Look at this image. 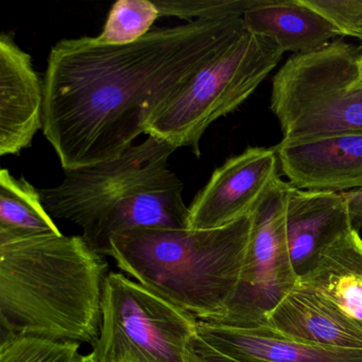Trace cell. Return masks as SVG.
<instances>
[{"instance_id": "6da1fadb", "label": "cell", "mask_w": 362, "mask_h": 362, "mask_svg": "<svg viewBox=\"0 0 362 362\" xmlns=\"http://www.w3.org/2000/svg\"><path fill=\"white\" fill-rule=\"evenodd\" d=\"M245 31L243 18L192 21L127 45L63 40L44 76L43 130L65 171L115 160L150 112Z\"/></svg>"}, {"instance_id": "7a4b0ae2", "label": "cell", "mask_w": 362, "mask_h": 362, "mask_svg": "<svg viewBox=\"0 0 362 362\" xmlns=\"http://www.w3.org/2000/svg\"><path fill=\"white\" fill-rule=\"evenodd\" d=\"M107 270L82 236L0 234L3 332L94 345Z\"/></svg>"}, {"instance_id": "3957f363", "label": "cell", "mask_w": 362, "mask_h": 362, "mask_svg": "<svg viewBox=\"0 0 362 362\" xmlns=\"http://www.w3.org/2000/svg\"><path fill=\"white\" fill-rule=\"evenodd\" d=\"M175 150L148 136L115 160L66 171L62 183L39 189L42 202L52 218L79 226L101 255L128 230L188 228L184 185L168 167Z\"/></svg>"}, {"instance_id": "277c9868", "label": "cell", "mask_w": 362, "mask_h": 362, "mask_svg": "<svg viewBox=\"0 0 362 362\" xmlns=\"http://www.w3.org/2000/svg\"><path fill=\"white\" fill-rule=\"evenodd\" d=\"M252 226L253 214L213 230L135 228L114 236L103 255L198 321L218 323L238 288Z\"/></svg>"}, {"instance_id": "5b68a950", "label": "cell", "mask_w": 362, "mask_h": 362, "mask_svg": "<svg viewBox=\"0 0 362 362\" xmlns=\"http://www.w3.org/2000/svg\"><path fill=\"white\" fill-rule=\"evenodd\" d=\"M361 47L336 40L319 52L294 54L273 78L270 109L281 143L362 134Z\"/></svg>"}, {"instance_id": "8992f818", "label": "cell", "mask_w": 362, "mask_h": 362, "mask_svg": "<svg viewBox=\"0 0 362 362\" xmlns=\"http://www.w3.org/2000/svg\"><path fill=\"white\" fill-rule=\"evenodd\" d=\"M274 43L243 31L143 122L148 136L200 156V141L213 122L238 109L281 62Z\"/></svg>"}, {"instance_id": "52a82bcc", "label": "cell", "mask_w": 362, "mask_h": 362, "mask_svg": "<svg viewBox=\"0 0 362 362\" xmlns=\"http://www.w3.org/2000/svg\"><path fill=\"white\" fill-rule=\"evenodd\" d=\"M198 320L124 273L110 272L103 286L95 362H186Z\"/></svg>"}, {"instance_id": "ba28073f", "label": "cell", "mask_w": 362, "mask_h": 362, "mask_svg": "<svg viewBox=\"0 0 362 362\" xmlns=\"http://www.w3.org/2000/svg\"><path fill=\"white\" fill-rule=\"evenodd\" d=\"M288 187L289 182L279 180L254 211L240 281L228 313L218 323H264L266 315L296 287L298 276L290 259L286 233Z\"/></svg>"}, {"instance_id": "9c48e42d", "label": "cell", "mask_w": 362, "mask_h": 362, "mask_svg": "<svg viewBox=\"0 0 362 362\" xmlns=\"http://www.w3.org/2000/svg\"><path fill=\"white\" fill-rule=\"evenodd\" d=\"M274 148L250 147L216 169L188 214L189 230H213L252 215L281 180Z\"/></svg>"}, {"instance_id": "30bf717a", "label": "cell", "mask_w": 362, "mask_h": 362, "mask_svg": "<svg viewBox=\"0 0 362 362\" xmlns=\"http://www.w3.org/2000/svg\"><path fill=\"white\" fill-rule=\"evenodd\" d=\"M281 173L309 192L362 189V134H338L274 147Z\"/></svg>"}, {"instance_id": "8fae6325", "label": "cell", "mask_w": 362, "mask_h": 362, "mask_svg": "<svg viewBox=\"0 0 362 362\" xmlns=\"http://www.w3.org/2000/svg\"><path fill=\"white\" fill-rule=\"evenodd\" d=\"M44 86L31 57L11 35L0 37V156H14L43 126Z\"/></svg>"}, {"instance_id": "7c38bea8", "label": "cell", "mask_w": 362, "mask_h": 362, "mask_svg": "<svg viewBox=\"0 0 362 362\" xmlns=\"http://www.w3.org/2000/svg\"><path fill=\"white\" fill-rule=\"evenodd\" d=\"M351 230L340 192H309L289 183L286 233L290 259L298 277L310 270L326 247Z\"/></svg>"}, {"instance_id": "4fadbf2b", "label": "cell", "mask_w": 362, "mask_h": 362, "mask_svg": "<svg viewBox=\"0 0 362 362\" xmlns=\"http://www.w3.org/2000/svg\"><path fill=\"white\" fill-rule=\"evenodd\" d=\"M197 330L218 351L240 362H362V351L298 342L266 323L232 326L198 321Z\"/></svg>"}, {"instance_id": "5bb4252c", "label": "cell", "mask_w": 362, "mask_h": 362, "mask_svg": "<svg viewBox=\"0 0 362 362\" xmlns=\"http://www.w3.org/2000/svg\"><path fill=\"white\" fill-rule=\"evenodd\" d=\"M243 22L247 33L296 54L319 52L342 37L327 18L302 0H252Z\"/></svg>"}, {"instance_id": "9a60e30c", "label": "cell", "mask_w": 362, "mask_h": 362, "mask_svg": "<svg viewBox=\"0 0 362 362\" xmlns=\"http://www.w3.org/2000/svg\"><path fill=\"white\" fill-rule=\"evenodd\" d=\"M296 286L329 305L362 330V238L351 230L324 250Z\"/></svg>"}, {"instance_id": "2e32d148", "label": "cell", "mask_w": 362, "mask_h": 362, "mask_svg": "<svg viewBox=\"0 0 362 362\" xmlns=\"http://www.w3.org/2000/svg\"><path fill=\"white\" fill-rule=\"evenodd\" d=\"M264 323L298 342L326 349L362 351V330L296 285L266 315Z\"/></svg>"}, {"instance_id": "e0dca14e", "label": "cell", "mask_w": 362, "mask_h": 362, "mask_svg": "<svg viewBox=\"0 0 362 362\" xmlns=\"http://www.w3.org/2000/svg\"><path fill=\"white\" fill-rule=\"evenodd\" d=\"M0 234L13 236L62 234L42 202L39 189L24 177L0 171Z\"/></svg>"}, {"instance_id": "ac0fdd59", "label": "cell", "mask_w": 362, "mask_h": 362, "mask_svg": "<svg viewBox=\"0 0 362 362\" xmlns=\"http://www.w3.org/2000/svg\"><path fill=\"white\" fill-rule=\"evenodd\" d=\"M160 16L154 1L119 0L112 7L103 33L96 37L107 45L134 43L151 31Z\"/></svg>"}, {"instance_id": "d6986e66", "label": "cell", "mask_w": 362, "mask_h": 362, "mask_svg": "<svg viewBox=\"0 0 362 362\" xmlns=\"http://www.w3.org/2000/svg\"><path fill=\"white\" fill-rule=\"evenodd\" d=\"M0 362H86V355L78 342L8 334L0 345Z\"/></svg>"}, {"instance_id": "ffe728a7", "label": "cell", "mask_w": 362, "mask_h": 362, "mask_svg": "<svg viewBox=\"0 0 362 362\" xmlns=\"http://www.w3.org/2000/svg\"><path fill=\"white\" fill-rule=\"evenodd\" d=\"M160 16L182 20L243 18L252 0H154Z\"/></svg>"}, {"instance_id": "44dd1931", "label": "cell", "mask_w": 362, "mask_h": 362, "mask_svg": "<svg viewBox=\"0 0 362 362\" xmlns=\"http://www.w3.org/2000/svg\"><path fill=\"white\" fill-rule=\"evenodd\" d=\"M327 18L340 33L362 43V0H302Z\"/></svg>"}, {"instance_id": "7402d4cb", "label": "cell", "mask_w": 362, "mask_h": 362, "mask_svg": "<svg viewBox=\"0 0 362 362\" xmlns=\"http://www.w3.org/2000/svg\"><path fill=\"white\" fill-rule=\"evenodd\" d=\"M186 362H240L209 344L197 334L192 337L188 345Z\"/></svg>"}, {"instance_id": "603a6c76", "label": "cell", "mask_w": 362, "mask_h": 362, "mask_svg": "<svg viewBox=\"0 0 362 362\" xmlns=\"http://www.w3.org/2000/svg\"><path fill=\"white\" fill-rule=\"evenodd\" d=\"M346 203L349 221L355 232L362 230V189L340 192Z\"/></svg>"}, {"instance_id": "cb8c5ba5", "label": "cell", "mask_w": 362, "mask_h": 362, "mask_svg": "<svg viewBox=\"0 0 362 362\" xmlns=\"http://www.w3.org/2000/svg\"><path fill=\"white\" fill-rule=\"evenodd\" d=\"M359 69H360V77L362 79V47H361V57H360L359 61Z\"/></svg>"}, {"instance_id": "d4e9b609", "label": "cell", "mask_w": 362, "mask_h": 362, "mask_svg": "<svg viewBox=\"0 0 362 362\" xmlns=\"http://www.w3.org/2000/svg\"><path fill=\"white\" fill-rule=\"evenodd\" d=\"M86 362H95L94 360L90 359L88 355H86Z\"/></svg>"}, {"instance_id": "484cf974", "label": "cell", "mask_w": 362, "mask_h": 362, "mask_svg": "<svg viewBox=\"0 0 362 362\" xmlns=\"http://www.w3.org/2000/svg\"><path fill=\"white\" fill-rule=\"evenodd\" d=\"M361 47H362V43H361Z\"/></svg>"}]
</instances>
